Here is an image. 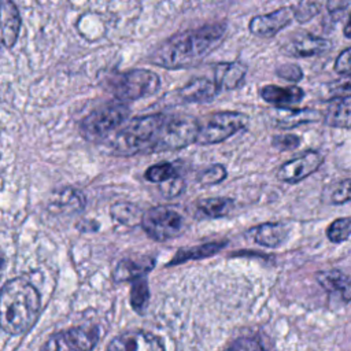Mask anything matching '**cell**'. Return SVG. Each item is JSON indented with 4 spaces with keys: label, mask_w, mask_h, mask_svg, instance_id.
<instances>
[{
    "label": "cell",
    "mask_w": 351,
    "mask_h": 351,
    "mask_svg": "<svg viewBox=\"0 0 351 351\" xmlns=\"http://www.w3.org/2000/svg\"><path fill=\"white\" fill-rule=\"evenodd\" d=\"M288 229L284 223H263L254 229V239L265 247H277L287 237Z\"/></svg>",
    "instance_id": "cell-20"
},
{
    "label": "cell",
    "mask_w": 351,
    "mask_h": 351,
    "mask_svg": "<svg viewBox=\"0 0 351 351\" xmlns=\"http://www.w3.org/2000/svg\"><path fill=\"white\" fill-rule=\"evenodd\" d=\"M141 225L147 234L158 241L173 239L185 228L181 214L177 210L166 206H158L144 213Z\"/></svg>",
    "instance_id": "cell-7"
},
{
    "label": "cell",
    "mask_w": 351,
    "mask_h": 351,
    "mask_svg": "<svg viewBox=\"0 0 351 351\" xmlns=\"http://www.w3.org/2000/svg\"><path fill=\"white\" fill-rule=\"evenodd\" d=\"M162 184H163L162 191H163V193L166 196L178 195L181 188H182V181L180 178H176V177H173V178H170V180H167V181H165Z\"/></svg>",
    "instance_id": "cell-37"
},
{
    "label": "cell",
    "mask_w": 351,
    "mask_h": 351,
    "mask_svg": "<svg viewBox=\"0 0 351 351\" xmlns=\"http://www.w3.org/2000/svg\"><path fill=\"white\" fill-rule=\"evenodd\" d=\"M295 18V7H281L273 12L256 15L250 22V32L258 37H273Z\"/></svg>",
    "instance_id": "cell-10"
},
{
    "label": "cell",
    "mask_w": 351,
    "mask_h": 351,
    "mask_svg": "<svg viewBox=\"0 0 351 351\" xmlns=\"http://www.w3.org/2000/svg\"><path fill=\"white\" fill-rule=\"evenodd\" d=\"M335 71L339 74L351 73V47L344 49L335 62Z\"/></svg>",
    "instance_id": "cell-36"
},
{
    "label": "cell",
    "mask_w": 351,
    "mask_h": 351,
    "mask_svg": "<svg viewBox=\"0 0 351 351\" xmlns=\"http://www.w3.org/2000/svg\"><path fill=\"white\" fill-rule=\"evenodd\" d=\"M324 162L318 151H306L302 155L285 162L277 171V178L282 182L295 184L313 174Z\"/></svg>",
    "instance_id": "cell-9"
},
{
    "label": "cell",
    "mask_w": 351,
    "mask_h": 351,
    "mask_svg": "<svg viewBox=\"0 0 351 351\" xmlns=\"http://www.w3.org/2000/svg\"><path fill=\"white\" fill-rule=\"evenodd\" d=\"M225 351H266L262 343L255 337H240L234 340Z\"/></svg>",
    "instance_id": "cell-33"
},
{
    "label": "cell",
    "mask_w": 351,
    "mask_h": 351,
    "mask_svg": "<svg viewBox=\"0 0 351 351\" xmlns=\"http://www.w3.org/2000/svg\"><path fill=\"white\" fill-rule=\"evenodd\" d=\"M273 147L285 151V149H293L300 144V138L295 134H281V136H274L271 140Z\"/></svg>",
    "instance_id": "cell-34"
},
{
    "label": "cell",
    "mask_w": 351,
    "mask_h": 351,
    "mask_svg": "<svg viewBox=\"0 0 351 351\" xmlns=\"http://www.w3.org/2000/svg\"><path fill=\"white\" fill-rule=\"evenodd\" d=\"M159 77L147 69H133L115 74L108 80L107 89L118 100H137L154 93L159 88Z\"/></svg>",
    "instance_id": "cell-4"
},
{
    "label": "cell",
    "mask_w": 351,
    "mask_h": 351,
    "mask_svg": "<svg viewBox=\"0 0 351 351\" xmlns=\"http://www.w3.org/2000/svg\"><path fill=\"white\" fill-rule=\"evenodd\" d=\"M154 265L152 259H143V261H132V259H125L118 263L115 271H114V278L115 281H134L137 278H141L144 273H147Z\"/></svg>",
    "instance_id": "cell-21"
},
{
    "label": "cell",
    "mask_w": 351,
    "mask_h": 351,
    "mask_svg": "<svg viewBox=\"0 0 351 351\" xmlns=\"http://www.w3.org/2000/svg\"><path fill=\"white\" fill-rule=\"evenodd\" d=\"M330 202L335 204L351 202V178L341 180L335 185L330 193Z\"/></svg>",
    "instance_id": "cell-31"
},
{
    "label": "cell",
    "mask_w": 351,
    "mask_h": 351,
    "mask_svg": "<svg viewBox=\"0 0 351 351\" xmlns=\"http://www.w3.org/2000/svg\"><path fill=\"white\" fill-rule=\"evenodd\" d=\"M261 96L265 101L277 107H289L302 101L304 92L299 86H277L266 85L261 89Z\"/></svg>",
    "instance_id": "cell-15"
},
{
    "label": "cell",
    "mask_w": 351,
    "mask_h": 351,
    "mask_svg": "<svg viewBox=\"0 0 351 351\" xmlns=\"http://www.w3.org/2000/svg\"><path fill=\"white\" fill-rule=\"evenodd\" d=\"M199 121L185 115L149 114L129 121L110 141L117 155L180 149L196 143Z\"/></svg>",
    "instance_id": "cell-1"
},
{
    "label": "cell",
    "mask_w": 351,
    "mask_h": 351,
    "mask_svg": "<svg viewBox=\"0 0 351 351\" xmlns=\"http://www.w3.org/2000/svg\"><path fill=\"white\" fill-rule=\"evenodd\" d=\"M326 92L333 97H343L351 95V73L343 74V77L329 82Z\"/></svg>",
    "instance_id": "cell-30"
},
{
    "label": "cell",
    "mask_w": 351,
    "mask_h": 351,
    "mask_svg": "<svg viewBox=\"0 0 351 351\" xmlns=\"http://www.w3.org/2000/svg\"><path fill=\"white\" fill-rule=\"evenodd\" d=\"M317 281L328 292L339 295L346 303L351 300V277H348L346 273L337 269L319 271L317 274Z\"/></svg>",
    "instance_id": "cell-16"
},
{
    "label": "cell",
    "mask_w": 351,
    "mask_h": 351,
    "mask_svg": "<svg viewBox=\"0 0 351 351\" xmlns=\"http://www.w3.org/2000/svg\"><path fill=\"white\" fill-rule=\"evenodd\" d=\"M107 351H165L162 340L152 333L132 330L117 336Z\"/></svg>",
    "instance_id": "cell-11"
},
{
    "label": "cell",
    "mask_w": 351,
    "mask_h": 351,
    "mask_svg": "<svg viewBox=\"0 0 351 351\" xmlns=\"http://www.w3.org/2000/svg\"><path fill=\"white\" fill-rule=\"evenodd\" d=\"M324 119L325 123L332 128H351V95L332 99L328 104Z\"/></svg>",
    "instance_id": "cell-17"
},
{
    "label": "cell",
    "mask_w": 351,
    "mask_h": 351,
    "mask_svg": "<svg viewBox=\"0 0 351 351\" xmlns=\"http://www.w3.org/2000/svg\"><path fill=\"white\" fill-rule=\"evenodd\" d=\"M130 300H132V306L136 311H138V313L144 311L147 302H148V287L143 277L134 280L132 293H130Z\"/></svg>",
    "instance_id": "cell-28"
},
{
    "label": "cell",
    "mask_w": 351,
    "mask_h": 351,
    "mask_svg": "<svg viewBox=\"0 0 351 351\" xmlns=\"http://www.w3.org/2000/svg\"><path fill=\"white\" fill-rule=\"evenodd\" d=\"M322 4L324 0H302L299 5L295 7V18L300 23H304L319 12Z\"/></svg>",
    "instance_id": "cell-29"
},
{
    "label": "cell",
    "mask_w": 351,
    "mask_h": 351,
    "mask_svg": "<svg viewBox=\"0 0 351 351\" xmlns=\"http://www.w3.org/2000/svg\"><path fill=\"white\" fill-rule=\"evenodd\" d=\"M277 118L276 123L280 128L289 129L295 128L300 123L307 122H317L322 118V114L314 108H288V107H278L277 108Z\"/></svg>",
    "instance_id": "cell-18"
},
{
    "label": "cell",
    "mask_w": 351,
    "mask_h": 351,
    "mask_svg": "<svg viewBox=\"0 0 351 351\" xmlns=\"http://www.w3.org/2000/svg\"><path fill=\"white\" fill-rule=\"evenodd\" d=\"M176 176H177L176 167L167 162L154 165V166L148 167V170L145 171V178L152 182H165Z\"/></svg>",
    "instance_id": "cell-27"
},
{
    "label": "cell",
    "mask_w": 351,
    "mask_h": 351,
    "mask_svg": "<svg viewBox=\"0 0 351 351\" xmlns=\"http://www.w3.org/2000/svg\"><path fill=\"white\" fill-rule=\"evenodd\" d=\"M326 236L332 243H343L351 236V218H337L326 229Z\"/></svg>",
    "instance_id": "cell-26"
},
{
    "label": "cell",
    "mask_w": 351,
    "mask_h": 351,
    "mask_svg": "<svg viewBox=\"0 0 351 351\" xmlns=\"http://www.w3.org/2000/svg\"><path fill=\"white\" fill-rule=\"evenodd\" d=\"M222 243H210V244H204V245H199V247H195L192 250H185V251H180L174 259L171 261L170 265H174V263H181L184 261H188V259H196V258H206V256H210V255H214L215 252H218L221 248H222Z\"/></svg>",
    "instance_id": "cell-25"
},
{
    "label": "cell",
    "mask_w": 351,
    "mask_h": 351,
    "mask_svg": "<svg viewBox=\"0 0 351 351\" xmlns=\"http://www.w3.org/2000/svg\"><path fill=\"white\" fill-rule=\"evenodd\" d=\"M332 44L329 40L313 36L308 33L298 34L292 37L288 43H285L282 51L289 56L306 58V56H317L325 53L330 49Z\"/></svg>",
    "instance_id": "cell-12"
},
{
    "label": "cell",
    "mask_w": 351,
    "mask_h": 351,
    "mask_svg": "<svg viewBox=\"0 0 351 351\" xmlns=\"http://www.w3.org/2000/svg\"><path fill=\"white\" fill-rule=\"evenodd\" d=\"M344 36H346L347 38H351V16H350L348 22H347L346 26H344Z\"/></svg>",
    "instance_id": "cell-39"
},
{
    "label": "cell",
    "mask_w": 351,
    "mask_h": 351,
    "mask_svg": "<svg viewBox=\"0 0 351 351\" xmlns=\"http://www.w3.org/2000/svg\"><path fill=\"white\" fill-rule=\"evenodd\" d=\"M99 328L77 326L52 335L41 351H92L99 341Z\"/></svg>",
    "instance_id": "cell-8"
},
{
    "label": "cell",
    "mask_w": 351,
    "mask_h": 351,
    "mask_svg": "<svg viewBox=\"0 0 351 351\" xmlns=\"http://www.w3.org/2000/svg\"><path fill=\"white\" fill-rule=\"evenodd\" d=\"M129 115V108L123 103L106 104L88 114L80 126L81 134L89 141H101L121 126Z\"/></svg>",
    "instance_id": "cell-5"
},
{
    "label": "cell",
    "mask_w": 351,
    "mask_h": 351,
    "mask_svg": "<svg viewBox=\"0 0 351 351\" xmlns=\"http://www.w3.org/2000/svg\"><path fill=\"white\" fill-rule=\"evenodd\" d=\"M40 310V295L36 288L14 278L4 284L0 302V325L8 335H21L32 326Z\"/></svg>",
    "instance_id": "cell-3"
},
{
    "label": "cell",
    "mask_w": 351,
    "mask_h": 351,
    "mask_svg": "<svg viewBox=\"0 0 351 351\" xmlns=\"http://www.w3.org/2000/svg\"><path fill=\"white\" fill-rule=\"evenodd\" d=\"M21 15L12 0L1 1V43L5 48H12L21 30Z\"/></svg>",
    "instance_id": "cell-13"
},
{
    "label": "cell",
    "mask_w": 351,
    "mask_h": 351,
    "mask_svg": "<svg viewBox=\"0 0 351 351\" xmlns=\"http://www.w3.org/2000/svg\"><path fill=\"white\" fill-rule=\"evenodd\" d=\"M350 0H328V10L329 12H339L341 8H344L348 4Z\"/></svg>",
    "instance_id": "cell-38"
},
{
    "label": "cell",
    "mask_w": 351,
    "mask_h": 351,
    "mask_svg": "<svg viewBox=\"0 0 351 351\" xmlns=\"http://www.w3.org/2000/svg\"><path fill=\"white\" fill-rule=\"evenodd\" d=\"M276 73H277L278 77H281L284 80H288V81H292V82H298L303 77L302 69L296 64H282L277 69Z\"/></svg>",
    "instance_id": "cell-35"
},
{
    "label": "cell",
    "mask_w": 351,
    "mask_h": 351,
    "mask_svg": "<svg viewBox=\"0 0 351 351\" xmlns=\"http://www.w3.org/2000/svg\"><path fill=\"white\" fill-rule=\"evenodd\" d=\"M226 177V170L222 165H213L208 169H206L200 176L199 180L204 185H213L221 182Z\"/></svg>",
    "instance_id": "cell-32"
},
{
    "label": "cell",
    "mask_w": 351,
    "mask_h": 351,
    "mask_svg": "<svg viewBox=\"0 0 351 351\" xmlns=\"http://www.w3.org/2000/svg\"><path fill=\"white\" fill-rule=\"evenodd\" d=\"M111 215L118 222L128 226H133L134 223L143 219L144 214H141V211L130 203H117L111 207Z\"/></svg>",
    "instance_id": "cell-23"
},
{
    "label": "cell",
    "mask_w": 351,
    "mask_h": 351,
    "mask_svg": "<svg viewBox=\"0 0 351 351\" xmlns=\"http://www.w3.org/2000/svg\"><path fill=\"white\" fill-rule=\"evenodd\" d=\"M221 89L215 81L200 77L188 82L180 89V97L186 103H199L213 100Z\"/></svg>",
    "instance_id": "cell-14"
},
{
    "label": "cell",
    "mask_w": 351,
    "mask_h": 351,
    "mask_svg": "<svg viewBox=\"0 0 351 351\" xmlns=\"http://www.w3.org/2000/svg\"><path fill=\"white\" fill-rule=\"evenodd\" d=\"M225 32V23H213L174 34L151 53L149 62L165 69L193 66L221 44Z\"/></svg>",
    "instance_id": "cell-2"
},
{
    "label": "cell",
    "mask_w": 351,
    "mask_h": 351,
    "mask_svg": "<svg viewBox=\"0 0 351 351\" xmlns=\"http://www.w3.org/2000/svg\"><path fill=\"white\" fill-rule=\"evenodd\" d=\"M247 67L241 63H221L217 66L215 82L219 89H236L244 81Z\"/></svg>",
    "instance_id": "cell-19"
},
{
    "label": "cell",
    "mask_w": 351,
    "mask_h": 351,
    "mask_svg": "<svg viewBox=\"0 0 351 351\" xmlns=\"http://www.w3.org/2000/svg\"><path fill=\"white\" fill-rule=\"evenodd\" d=\"M51 203L56 210L75 211L84 207V196L81 195L80 191L64 188L53 193V199Z\"/></svg>",
    "instance_id": "cell-22"
},
{
    "label": "cell",
    "mask_w": 351,
    "mask_h": 351,
    "mask_svg": "<svg viewBox=\"0 0 351 351\" xmlns=\"http://www.w3.org/2000/svg\"><path fill=\"white\" fill-rule=\"evenodd\" d=\"M248 123V117L236 111H219L210 114L199 122L197 144H217L244 129Z\"/></svg>",
    "instance_id": "cell-6"
},
{
    "label": "cell",
    "mask_w": 351,
    "mask_h": 351,
    "mask_svg": "<svg viewBox=\"0 0 351 351\" xmlns=\"http://www.w3.org/2000/svg\"><path fill=\"white\" fill-rule=\"evenodd\" d=\"M233 202L226 197H211V199H204L199 203V208L203 214L207 217H222L228 214L232 208Z\"/></svg>",
    "instance_id": "cell-24"
}]
</instances>
